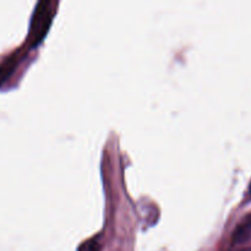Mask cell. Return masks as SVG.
Returning a JSON list of instances; mask_svg holds the SVG:
<instances>
[{"instance_id":"4","label":"cell","mask_w":251,"mask_h":251,"mask_svg":"<svg viewBox=\"0 0 251 251\" xmlns=\"http://www.w3.org/2000/svg\"><path fill=\"white\" fill-rule=\"evenodd\" d=\"M238 251H251V247H249V248H243V249H240V250H238Z\"/></svg>"},{"instance_id":"2","label":"cell","mask_w":251,"mask_h":251,"mask_svg":"<svg viewBox=\"0 0 251 251\" xmlns=\"http://www.w3.org/2000/svg\"><path fill=\"white\" fill-rule=\"evenodd\" d=\"M232 238L234 244H242L251 239V213L237 226Z\"/></svg>"},{"instance_id":"5","label":"cell","mask_w":251,"mask_h":251,"mask_svg":"<svg viewBox=\"0 0 251 251\" xmlns=\"http://www.w3.org/2000/svg\"><path fill=\"white\" fill-rule=\"evenodd\" d=\"M249 191H250V195H251V183H250V186H249Z\"/></svg>"},{"instance_id":"1","label":"cell","mask_w":251,"mask_h":251,"mask_svg":"<svg viewBox=\"0 0 251 251\" xmlns=\"http://www.w3.org/2000/svg\"><path fill=\"white\" fill-rule=\"evenodd\" d=\"M53 19V4L50 0H39L36 4L31 17L28 42L31 46H36L43 39L48 32Z\"/></svg>"},{"instance_id":"3","label":"cell","mask_w":251,"mask_h":251,"mask_svg":"<svg viewBox=\"0 0 251 251\" xmlns=\"http://www.w3.org/2000/svg\"><path fill=\"white\" fill-rule=\"evenodd\" d=\"M77 251H100V244L97 238H91L83 242Z\"/></svg>"}]
</instances>
